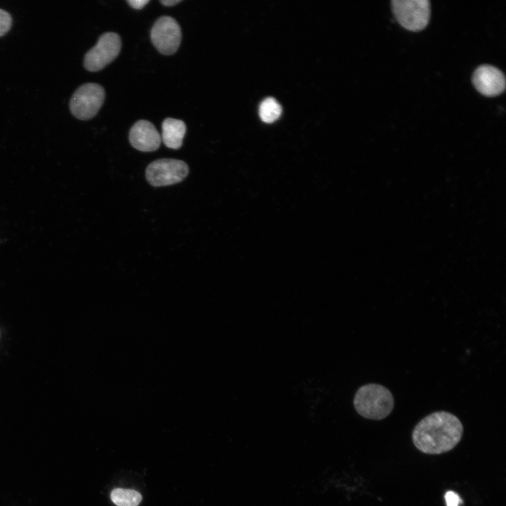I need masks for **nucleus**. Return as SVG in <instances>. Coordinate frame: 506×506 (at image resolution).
Instances as JSON below:
<instances>
[{"instance_id":"f257e3e1","label":"nucleus","mask_w":506,"mask_h":506,"mask_svg":"<svg viewBox=\"0 0 506 506\" xmlns=\"http://www.w3.org/2000/svg\"><path fill=\"white\" fill-rule=\"evenodd\" d=\"M463 426L453 414L446 411L431 413L415 427L412 438L421 452L437 455L452 450L461 440Z\"/></svg>"},{"instance_id":"f03ea898","label":"nucleus","mask_w":506,"mask_h":506,"mask_svg":"<svg viewBox=\"0 0 506 506\" xmlns=\"http://www.w3.org/2000/svg\"><path fill=\"white\" fill-rule=\"evenodd\" d=\"M353 404L359 415L365 418L380 420L392 411L394 401L391 391L378 384H367L356 391Z\"/></svg>"},{"instance_id":"7ed1b4c3","label":"nucleus","mask_w":506,"mask_h":506,"mask_svg":"<svg viewBox=\"0 0 506 506\" xmlns=\"http://www.w3.org/2000/svg\"><path fill=\"white\" fill-rule=\"evenodd\" d=\"M105 92L96 83L81 85L72 94L69 106L72 115L81 120L94 117L103 104Z\"/></svg>"},{"instance_id":"20e7f679","label":"nucleus","mask_w":506,"mask_h":506,"mask_svg":"<svg viewBox=\"0 0 506 506\" xmlns=\"http://www.w3.org/2000/svg\"><path fill=\"white\" fill-rule=\"evenodd\" d=\"M391 8L397 21L406 30L420 31L429 22L431 11L428 0H392Z\"/></svg>"},{"instance_id":"39448f33","label":"nucleus","mask_w":506,"mask_h":506,"mask_svg":"<svg viewBox=\"0 0 506 506\" xmlns=\"http://www.w3.org/2000/svg\"><path fill=\"white\" fill-rule=\"evenodd\" d=\"M121 47L122 41L118 34L112 32L103 33L96 44L85 54L84 68L89 72L103 70L118 56Z\"/></svg>"},{"instance_id":"423d86ee","label":"nucleus","mask_w":506,"mask_h":506,"mask_svg":"<svg viewBox=\"0 0 506 506\" xmlns=\"http://www.w3.org/2000/svg\"><path fill=\"white\" fill-rule=\"evenodd\" d=\"M188 172V166L185 162L163 158L152 162L147 167L145 176L150 184L160 187L181 182Z\"/></svg>"},{"instance_id":"0eeeda50","label":"nucleus","mask_w":506,"mask_h":506,"mask_svg":"<svg viewBox=\"0 0 506 506\" xmlns=\"http://www.w3.org/2000/svg\"><path fill=\"white\" fill-rule=\"evenodd\" d=\"M150 39L160 53L172 55L177 51L181 44V27L172 17L161 16L152 27Z\"/></svg>"},{"instance_id":"6e6552de","label":"nucleus","mask_w":506,"mask_h":506,"mask_svg":"<svg viewBox=\"0 0 506 506\" xmlns=\"http://www.w3.org/2000/svg\"><path fill=\"white\" fill-rule=\"evenodd\" d=\"M472 83L479 93L489 97L502 93L506 84L502 72L493 65L486 64L479 66L474 70Z\"/></svg>"},{"instance_id":"1a4fd4ad","label":"nucleus","mask_w":506,"mask_h":506,"mask_svg":"<svg viewBox=\"0 0 506 506\" xmlns=\"http://www.w3.org/2000/svg\"><path fill=\"white\" fill-rule=\"evenodd\" d=\"M129 139L134 148L143 152L157 150L162 141L161 136L154 124L145 119L137 121L131 126Z\"/></svg>"},{"instance_id":"9d476101","label":"nucleus","mask_w":506,"mask_h":506,"mask_svg":"<svg viewBox=\"0 0 506 506\" xmlns=\"http://www.w3.org/2000/svg\"><path fill=\"white\" fill-rule=\"evenodd\" d=\"M186 132V126L183 121L167 117L162 124L161 138L167 148L179 149L182 145Z\"/></svg>"},{"instance_id":"9b49d317","label":"nucleus","mask_w":506,"mask_h":506,"mask_svg":"<svg viewBox=\"0 0 506 506\" xmlns=\"http://www.w3.org/2000/svg\"><path fill=\"white\" fill-rule=\"evenodd\" d=\"M110 497L117 506H137L142 500L141 495L131 489H114Z\"/></svg>"},{"instance_id":"f8f14e48","label":"nucleus","mask_w":506,"mask_h":506,"mask_svg":"<svg viewBox=\"0 0 506 506\" xmlns=\"http://www.w3.org/2000/svg\"><path fill=\"white\" fill-rule=\"evenodd\" d=\"M282 108L278 101L273 98L264 99L259 107V116L262 121L271 123L280 116Z\"/></svg>"},{"instance_id":"ddd939ff","label":"nucleus","mask_w":506,"mask_h":506,"mask_svg":"<svg viewBox=\"0 0 506 506\" xmlns=\"http://www.w3.org/2000/svg\"><path fill=\"white\" fill-rule=\"evenodd\" d=\"M12 26V18L11 14L0 8V37L6 34Z\"/></svg>"},{"instance_id":"4468645a","label":"nucleus","mask_w":506,"mask_h":506,"mask_svg":"<svg viewBox=\"0 0 506 506\" xmlns=\"http://www.w3.org/2000/svg\"><path fill=\"white\" fill-rule=\"evenodd\" d=\"M447 506H459L462 503L460 497L454 491H449L445 494Z\"/></svg>"},{"instance_id":"2eb2a0df","label":"nucleus","mask_w":506,"mask_h":506,"mask_svg":"<svg viewBox=\"0 0 506 506\" xmlns=\"http://www.w3.org/2000/svg\"><path fill=\"white\" fill-rule=\"evenodd\" d=\"M126 2L135 9H141L149 2V0H127Z\"/></svg>"},{"instance_id":"dca6fc26","label":"nucleus","mask_w":506,"mask_h":506,"mask_svg":"<svg viewBox=\"0 0 506 506\" xmlns=\"http://www.w3.org/2000/svg\"><path fill=\"white\" fill-rule=\"evenodd\" d=\"M181 1H182V0H160V2L165 6H174Z\"/></svg>"}]
</instances>
